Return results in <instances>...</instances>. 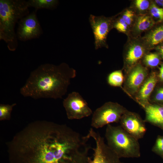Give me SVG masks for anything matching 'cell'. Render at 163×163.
I'll use <instances>...</instances> for the list:
<instances>
[{
    "mask_svg": "<svg viewBox=\"0 0 163 163\" xmlns=\"http://www.w3.org/2000/svg\"><path fill=\"white\" fill-rule=\"evenodd\" d=\"M90 138L66 124H28L6 143L10 163H89Z\"/></svg>",
    "mask_w": 163,
    "mask_h": 163,
    "instance_id": "6da1fadb",
    "label": "cell"
},
{
    "mask_svg": "<svg viewBox=\"0 0 163 163\" xmlns=\"http://www.w3.org/2000/svg\"><path fill=\"white\" fill-rule=\"evenodd\" d=\"M76 74V70L66 63L42 64L31 72L20 94L34 99L62 98Z\"/></svg>",
    "mask_w": 163,
    "mask_h": 163,
    "instance_id": "7a4b0ae2",
    "label": "cell"
},
{
    "mask_svg": "<svg viewBox=\"0 0 163 163\" xmlns=\"http://www.w3.org/2000/svg\"><path fill=\"white\" fill-rule=\"evenodd\" d=\"M29 8L24 0H0V40L7 43L11 51L14 50L17 45L15 25L29 14Z\"/></svg>",
    "mask_w": 163,
    "mask_h": 163,
    "instance_id": "3957f363",
    "label": "cell"
},
{
    "mask_svg": "<svg viewBox=\"0 0 163 163\" xmlns=\"http://www.w3.org/2000/svg\"><path fill=\"white\" fill-rule=\"evenodd\" d=\"M105 136L108 146L120 158L140 156L138 140L126 132L120 126L107 125Z\"/></svg>",
    "mask_w": 163,
    "mask_h": 163,
    "instance_id": "277c9868",
    "label": "cell"
},
{
    "mask_svg": "<svg viewBox=\"0 0 163 163\" xmlns=\"http://www.w3.org/2000/svg\"><path fill=\"white\" fill-rule=\"evenodd\" d=\"M127 111L117 103L106 102L94 112L91 126L94 128L98 129L112 123H118Z\"/></svg>",
    "mask_w": 163,
    "mask_h": 163,
    "instance_id": "5b68a950",
    "label": "cell"
},
{
    "mask_svg": "<svg viewBox=\"0 0 163 163\" xmlns=\"http://www.w3.org/2000/svg\"><path fill=\"white\" fill-rule=\"evenodd\" d=\"M88 135L94 140L95 146L92 148L93 158L89 163H124L120 158L106 143L104 139L99 133L92 128L88 131Z\"/></svg>",
    "mask_w": 163,
    "mask_h": 163,
    "instance_id": "8992f818",
    "label": "cell"
},
{
    "mask_svg": "<svg viewBox=\"0 0 163 163\" xmlns=\"http://www.w3.org/2000/svg\"><path fill=\"white\" fill-rule=\"evenodd\" d=\"M63 105L69 119H80L92 113L86 101L78 92H72L64 99Z\"/></svg>",
    "mask_w": 163,
    "mask_h": 163,
    "instance_id": "52a82bcc",
    "label": "cell"
},
{
    "mask_svg": "<svg viewBox=\"0 0 163 163\" xmlns=\"http://www.w3.org/2000/svg\"><path fill=\"white\" fill-rule=\"evenodd\" d=\"M114 19V17L90 15L89 20L94 36L96 50L102 47H108L107 38L109 32L113 27Z\"/></svg>",
    "mask_w": 163,
    "mask_h": 163,
    "instance_id": "ba28073f",
    "label": "cell"
},
{
    "mask_svg": "<svg viewBox=\"0 0 163 163\" xmlns=\"http://www.w3.org/2000/svg\"><path fill=\"white\" fill-rule=\"evenodd\" d=\"M37 11L22 18L18 23L16 36L19 40L26 41L38 38L42 34V30L37 16Z\"/></svg>",
    "mask_w": 163,
    "mask_h": 163,
    "instance_id": "9c48e42d",
    "label": "cell"
},
{
    "mask_svg": "<svg viewBox=\"0 0 163 163\" xmlns=\"http://www.w3.org/2000/svg\"><path fill=\"white\" fill-rule=\"evenodd\" d=\"M120 122L121 127L138 140L143 138L146 132L145 121L134 113L127 111L122 116Z\"/></svg>",
    "mask_w": 163,
    "mask_h": 163,
    "instance_id": "30bf717a",
    "label": "cell"
},
{
    "mask_svg": "<svg viewBox=\"0 0 163 163\" xmlns=\"http://www.w3.org/2000/svg\"><path fill=\"white\" fill-rule=\"evenodd\" d=\"M147 74L146 69L141 65L135 66L129 74L126 81L128 88L132 92L137 91L142 85Z\"/></svg>",
    "mask_w": 163,
    "mask_h": 163,
    "instance_id": "8fae6325",
    "label": "cell"
},
{
    "mask_svg": "<svg viewBox=\"0 0 163 163\" xmlns=\"http://www.w3.org/2000/svg\"><path fill=\"white\" fill-rule=\"evenodd\" d=\"M145 113V122L163 127V107L148 104L144 107Z\"/></svg>",
    "mask_w": 163,
    "mask_h": 163,
    "instance_id": "7c38bea8",
    "label": "cell"
},
{
    "mask_svg": "<svg viewBox=\"0 0 163 163\" xmlns=\"http://www.w3.org/2000/svg\"><path fill=\"white\" fill-rule=\"evenodd\" d=\"M145 52V46L139 43L134 42L128 47L125 56L127 63L133 65L143 56Z\"/></svg>",
    "mask_w": 163,
    "mask_h": 163,
    "instance_id": "4fadbf2b",
    "label": "cell"
},
{
    "mask_svg": "<svg viewBox=\"0 0 163 163\" xmlns=\"http://www.w3.org/2000/svg\"><path fill=\"white\" fill-rule=\"evenodd\" d=\"M157 82L156 78L154 75H152L148 78L141 87L138 97L139 99L142 102V105L144 108L147 104L146 102Z\"/></svg>",
    "mask_w": 163,
    "mask_h": 163,
    "instance_id": "5bb4252c",
    "label": "cell"
},
{
    "mask_svg": "<svg viewBox=\"0 0 163 163\" xmlns=\"http://www.w3.org/2000/svg\"><path fill=\"white\" fill-rule=\"evenodd\" d=\"M154 22L149 15L142 14L137 18L134 27V30L137 33L142 32L151 28L154 25Z\"/></svg>",
    "mask_w": 163,
    "mask_h": 163,
    "instance_id": "9a60e30c",
    "label": "cell"
},
{
    "mask_svg": "<svg viewBox=\"0 0 163 163\" xmlns=\"http://www.w3.org/2000/svg\"><path fill=\"white\" fill-rule=\"evenodd\" d=\"M145 43L152 47L163 41V26H161L152 30L148 33L145 37Z\"/></svg>",
    "mask_w": 163,
    "mask_h": 163,
    "instance_id": "2e32d148",
    "label": "cell"
},
{
    "mask_svg": "<svg viewBox=\"0 0 163 163\" xmlns=\"http://www.w3.org/2000/svg\"><path fill=\"white\" fill-rule=\"evenodd\" d=\"M27 2L29 8L33 7L36 10L41 9H52L56 7L59 2L56 0H29Z\"/></svg>",
    "mask_w": 163,
    "mask_h": 163,
    "instance_id": "e0dca14e",
    "label": "cell"
},
{
    "mask_svg": "<svg viewBox=\"0 0 163 163\" xmlns=\"http://www.w3.org/2000/svg\"><path fill=\"white\" fill-rule=\"evenodd\" d=\"M107 80L108 83L112 86H121L123 81L122 71L118 70L112 72L109 75Z\"/></svg>",
    "mask_w": 163,
    "mask_h": 163,
    "instance_id": "ac0fdd59",
    "label": "cell"
},
{
    "mask_svg": "<svg viewBox=\"0 0 163 163\" xmlns=\"http://www.w3.org/2000/svg\"><path fill=\"white\" fill-rule=\"evenodd\" d=\"M16 105L15 103L11 105L0 104V120H9L13 108Z\"/></svg>",
    "mask_w": 163,
    "mask_h": 163,
    "instance_id": "d6986e66",
    "label": "cell"
},
{
    "mask_svg": "<svg viewBox=\"0 0 163 163\" xmlns=\"http://www.w3.org/2000/svg\"><path fill=\"white\" fill-rule=\"evenodd\" d=\"M144 60L147 66L152 67L157 66L160 62L159 57L156 53H150L146 55Z\"/></svg>",
    "mask_w": 163,
    "mask_h": 163,
    "instance_id": "ffe728a7",
    "label": "cell"
},
{
    "mask_svg": "<svg viewBox=\"0 0 163 163\" xmlns=\"http://www.w3.org/2000/svg\"><path fill=\"white\" fill-rule=\"evenodd\" d=\"M150 12L152 16L158 19L163 21V9L157 7L154 3H152L149 7Z\"/></svg>",
    "mask_w": 163,
    "mask_h": 163,
    "instance_id": "44dd1931",
    "label": "cell"
},
{
    "mask_svg": "<svg viewBox=\"0 0 163 163\" xmlns=\"http://www.w3.org/2000/svg\"><path fill=\"white\" fill-rule=\"evenodd\" d=\"M128 26L121 17L115 19L113 24V27L115 28L118 31L125 33L127 31Z\"/></svg>",
    "mask_w": 163,
    "mask_h": 163,
    "instance_id": "7402d4cb",
    "label": "cell"
},
{
    "mask_svg": "<svg viewBox=\"0 0 163 163\" xmlns=\"http://www.w3.org/2000/svg\"><path fill=\"white\" fill-rule=\"evenodd\" d=\"M152 151L163 156V137H158L152 149Z\"/></svg>",
    "mask_w": 163,
    "mask_h": 163,
    "instance_id": "603a6c76",
    "label": "cell"
},
{
    "mask_svg": "<svg viewBox=\"0 0 163 163\" xmlns=\"http://www.w3.org/2000/svg\"><path fill=\"white\" fill-rule=\"evenodd\" d=\"M134 15V13L132 10L127 9L123 13L121 17L129 26L132 23Z\"/></svg>",
    "mask_w": 163,
    "mask_h": 163,
    "instance_id": "cb8c5ba5",
    "label": "cell"
},
{
    "mask_svg": "<svg viewBox=\"0 0 163 163\" xmlns=\"http://www.w3.org/2000/svg\"><path fill=\"white\" fill-rule=\"evenodd\" d=\"M134 4L136 8L140 11H146L150 7V3L147 0H136Z\"/></svg>",
    "mask_w": 163,
    "mask_h": 163,
    "instance_id": "d4e9b609",
    "label": "cell"
},
{
    "mask_svg": "<svg viewBox=\"0 0 163 163\" xmlns=\"http://www.w3.org/2000/svg\"><path fill=\"white\" fill-rule=\"evenodd\" d=\"M155 100L157 101H163V88L158 91L155 96Z\"/></svg>",
    "mask_w": 163,
    "mask_h": 163,
    "instance_id": "484cf974",
    "label": "cell"
},
{
    "mask_svg": "<svg viewBox=\"0 0 163 163\" xmlns=\"http://www.w3.org/2000/svg\"><path fill=\"white\" fill-rule=\"evenodd\" d=\"M160 72L159 77L160 79L163 81V64L159 68Z\"/></svg>",
    "mask_w": 163,
    "mask_h": 163,
    "instance_id": "4316f807",
    "label": "cell"
},
{
    "mask_svg": "<svg viewBox=\"0 0 163 163\" xmlns=\"http://www.w3.org/2000/svg\"><path fill=\"white\" fill-rule=\"evenodd\" d=\"M155 2L158 5L163 6V0H156Z\"/></svg>",
    "mask_w": 163,
    "mask_h": 163,
    "instance_id": "83f0119b",
    "label": "cell"
},
{
    "mask_svg": "<svg viewBox=\"0 0 163 163\" xmlns=\"http://www.w3.org/2000/svg\"><path fill=\"white\" fill-rule=\"evenodd\" d=\"M160 52L163 58V46H161L160 49Z\"/></svg>",
    "mask_w": 163,
    "mask_h": 163,
    "instance_id": "f1b7e54d",
    "label": "cell"
}]
</instances>
